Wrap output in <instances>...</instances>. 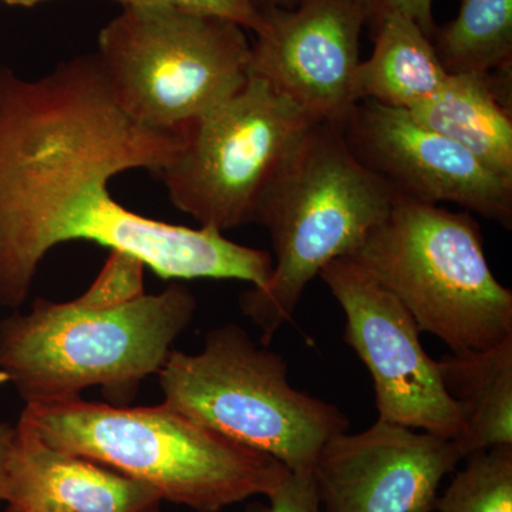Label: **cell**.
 I'll use <instances>...</instances> for the list:
<instances>
[{"instance_id": "6da1fadb", "label": "cell", "mask_w": 512, "mask_h": 512, "mask_svg": "<svg viewBox=\"0 0 512 512\" xmlns=\"http://www.w3.org/2000/svg\"><path fill=\"white\" fill-rule=\"evenodd\" d=\"M183 133L141 123L121 106L96 53L23 79L0 63V305L19 309L45 256L69 241L133 256L174 281L254 272L251 248L214 228L167 224L124 208L111 178L160 174Z\"/></svg>"}, {"instance_id": "7a4b0ae2", "label": "cell", "mask_w": 512, "mask_h": 512, "mask_svg": "<svg viewBox=\"0 0 512 512\" xmlns=\"http://www.w3.org/2000/svg\"><path fill=\"white\" fill-rule=\"evenodd\" d=\"M144 266L111 251L93 285L70 302L36 299L0 322V370L26 404L79 399L89 387L127 393L158 375L194 318L184 285L144 292Z\"/></svg>"}, {"instance_id": "3957f363", "label": "cell", "mask_w": 512, "mask_h": 512, "mask_svg": "<svg viewBox=\"0 0 512 512\" xmlns=\"http://www.w3.org/2000/svg\"><path fill=\"white\" fill-rule=\"evenodd\" d=\"M19 421L49 446L140 481L163 501L221 512L269 497L289 476L276 458L195 423L167 404L114 407L83 399L26 404Z\"/></svg>"}, {"instance_id": "277c9868", "label": "cell", "mask_w": 512, "mask_h": 512, "mask_svg": "<svg viewBox=\"0 0 512 512\" xmlns=\"http://www.w3.org/2000/svg\"><path fill=\"white\" fill-rule=\"evenodd\" d=\"M399 197L350 150L342 130L315 121L266 190L258 218L274 245V271L262 289L242 293L241 309L268 346L291 322L306 286L348 258Z\"/></svg>"}, {"instance_id": "5b68a950", "label": "cell", "mask_w": 512, "mask_h": 512, "mask_svg": "<svg viewBox=\"0 0 512 512\" xmlns=\"http://www.w3.org/2000/svg\"><path fill=\"white\" fill-rule=\"evenodd\" d=\"M348 258L453 353L512 336L511 289L495 278L480 225L466 212L399 198Z\"/></svg>"}, {"instance_id": "8992f818", "label": "cell", "mask_w": 512, "mask_h": 512, "mask_svg": "<svg viewBox=\"0 0 512 512\" xmlns=\"http://www.w3.org/2000/svg\"><path fill=\"white\" fill-rule=\"evenodd\" d=\"M164 404L227 439L312 471L350 421L335 404L293 389L288 363L235 323L212 329L197 355L173 350L158 372Z\"/></svg>"}, {"instance_id": "52a82bcc", "label": "cell", "mask_w": 512, "mask_h": 512, "mask_svg": "<svg viewBox=\"0 0 512 512\" xmlns=\"http://www.w3.org/2000/svg\"><path fill=\"white\" fill-rule=\"evenodd\" d=\"M251 45L229 20L130 3L101 30L96 56L131 116L183 133L244 86Z\"/></svg>"}, {"instance_id": "ba28073f", "label": "cell", "mask_w": 512, "mask_h": 512, "mask_svg": "<svg viewBox=\"0 0 512 512\" xmlns=\"http://www.w3.org/2000/svg\"><path fill=\"white\" fill-rule=\"evenodd\" d=\"M262 77L184 128L183 144L157 175L178 210L225 232L256 222L266 190L315 123Z\"/></svg>"}, {"instance_id": "9c48e42d", "label": "cell", "mask_w": 512, "mask_h": 512, "mask_svg": "<svg viewBox=\"0 0 512 512\" xmlns=\"http://www.w3.org/2000/svg\"><path fill=\"white\" fill-rule=\"evenodd\" d=\"M319 276L345 312V342L372 376L379 419L457 439L460 410L402 303L350 258L335 259Z\"/></svg>"}, {"instance_id": "30bf717a", "label": "cell", "mask_w": 512, "mask_h": 512, "mask_svg": "<svg viewBox=\"0 0 512 512\" xmlns=\"http://www.w3.org/2000/svg\"><path fill=\"white\" fill-rule=\"evenodd\" d=\"M340 130L353 154L397 197L430 205L451 202L511 229L512 185L409 111L360 100Z\"/></svg>"}, {"instance_id": "8fae6325", "label": "cell", "mask_w": 512, "mask_h": 512, "mask_svg": "<svg viewBox=\"0 0 512 512\" xmlns=\"http://www.w3.org/2000/svg\"><path fill=\"white\" fill-rule=\"evenodd\" d=\"M461 460L453 440L377 419L330 439L312 474L323 512H434Z\"/></svg>"}, {"instance_id": "7c38bea8", "label": "cell", "mask_w": 512, "mask_h": 512, "mask_svg": "<svg viewBox=\"0 0 512 512\" xmlns=\"http://www.w3.org/2000/svg\"><path fill=\"white\" fill-rule=\"evenodd\" d=\"M266 26L251 45L249 73L262 77L313 120L342 126L357 103L359 0H302L262 12Z\"/></svg>"}, {"instance_id": "4fadbf2b", "label": "cell", "mask_w": 512, "mask_h": 512, "mask_svg": "<svg viewBox=\"0 0 512 512\" xmlns=\"http://www.w3.org/2000/svg\"><path fill=\"white\" fill-rule=\"evenodd\" d=\"M6 503H52L69 512H158L163 498L119 471L46 444L22 421L8 456Z\"/></svg>"}, {"instance_id": "5bb4252c", "label": "cell", "mask_w": 512, "mask_h": 512, "mask_svg": "<svg viewBox=\"0 0 512 512\" xmlns=\"http://www.w3.org/2000/svg\"><path fill=\"white\" fill-rule=\"evenodd\" d=\"M511 72L448 74L439 92L409 113L512 185Z\"/></svg>"}, {"instance_id": "9a60e30c", "label": "cell", "mask_w": 512, "mask_h": 512, "mask_svg": "<svg viewBox=\"0 0 512 512\" xmlns=\"http://www.w3.org/2000/svg\"><path fill=\"white\" fill-rule=\"evenodd\" d=\"M437 365L460 410L453 441L461 458L512 444V336L490 348L451 353Z\"/></svg>"}, {"instance_id": "2e32d148", "label": "cell", "mask_w": 512, "mask_h": 512, "mask_svg": "<svg viewBox=\"0 0 512 512\" xmlns=\"http://www.w3.org/2000/svg\"><path fill=\"white\" fill-rule=\"evenodd\" d=\"M375 49L357 66L355 99L413 110L446 83L433 40L414 20L387 13L373 23Z\"/></svg>"}, {"instance_id": "e0dca14e", "label": "cell", "mask_w": 512, "mask_h": 512, "mask_svg": "<svg viewBox=\"0 0 512 512\" xmlns=\"http://www.w3.org/2000/svg\"><path fill=\"white\" fill-rule=\"evenodd\" d=\"M431 40L448 74L512 69V0H463Z\"/></svg>"}, {"instance_id": "ac0fdd59", "label": "cell", "mask_w": 512, "mask_h": 512, "mask_svg": "<svg viewBox=\"0 0 512 512\" xmlns=\"http://www.w3.org/2000/svg\"><path fill=\"white\" fill-rule=\"evenodd\" d=\"M441 497L437 512H512V444L471 454Z\"/></svg>"}, {"instance_id": "d6986e66", "label": "cell", "mask_w": 512, "mask_h": 512, "mask_svg": "<svg viewBox=\"0 0 512 512\" xmlns=\"http://www.w3.org/2000/svg\"><path fill=\"white\" fill-rule=\"evenodd\" d=\"M130 3H147L194 15L214 16L237 23L255 35L264 32L266 26L264 16L255 8L252 0H124L123 5Z\"/></svg>"}, {"instance_id": "ffe728a7", "label": "cell", "mask_w": 512, "mask_h": 512, "mask_svg": "<svg viewBox=\"0 0 512 512\" xmlns=\"http://www.w3.org/2000/svg\"><path fill=\"white\" fill-rule=\"evenodd\" d=\"M268 504L249 505L248 512H323L312 471H291Z\"/></svg>"}, {"instance_id": "44dd1931", "label": "cell", "mask_w": 512, "mask_h": 512, "mask_svg": "<svg viewBox=\"0 0 512 512\" xmlns=\"http://www.w3.org/2000/svg\"><path fill=\"white\" fill-rule=\"evenodd\" d=\"M366 26H372L387 13H402L414 20L433 39L436 25L433 19V0H359Z\"/></svg>"}, {"instance_id": "7402d4cb", "label": "cell", "mask_w": 512, "mask_h": 512, "mask_svg": "<svg viewBox=\"0 0 512 512\" xmlns=\"http://www.w3.org/2000/svg\"><path fill=\"white\" fill-rule=\"evenodd\" d=\"M15 426L0 421V501H8V456Z\"/></svg>"}, {"instance_id": "603a6c76", "label": "cell", "mask_w": 512, "mask_h": 512, "mask_svg": "<svg viewBox=\"0 0 512 512\" xmlns=\"http://www.w3.org/2000/svg\"><path fill=\"white\" fill-rule=\"evenodd\" d=\"M6 512H69L52 503H8Z\"/></svg>"}, {"instance_id": "cb8c5ba5", "label": "cell", "mask_w": 512, "mask_h": 512, "mask_svg": "<svg viewBox=\"0 0 512 512\" xmlns=\"http://www.w3.org/2000/svg\"><path fill=\"white\" fill-rule=\"evenodd\" d=\"M301 2L302 0H252L261 13L272 9H292Z\"/></svg>"}, {"instance_id": "d4e9b609", "label": "cell", "mask_w": 512, "mask_h": 512, "mask_svg": "<svg viewBox=\"0 0 512 512\" xmlns=\"http://www.w3.org/2000/svg\"><path fill=\"white\" fill-rule=\"evenodd\" d=\"M3 2L8 3V5L12 6H23V8H32V6L37 5V3L45 2V0H3ZM114 2H119L120 5H123L124 0H114Z\"/></svg>"}, {"instance_id": "484cf974", "label": "cell", "mask_w": 512, "mask_h": 512, "mask_svg": "<svg viewBox=\"0 0 512 512\" xmlns=\"http://www.w3.org/2000/svg\"><path fill=\"white\" fill-rule=\"evenodd\" d=\"M6 384H9L8 376H6L5 373H3L2 370H0V389H2V387H5Z\"/></svg>"}]
</instances>
